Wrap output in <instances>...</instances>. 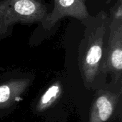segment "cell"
Instances as JSON below:
<instances>
[{
  "instance_id": "6",
  "label": "cell",
  "mask_w": 122,
  "mask_h": 122,
  "mask_svg": "<svg viewBox=\"0 0 122 122\" xmlns=\"http://www.w3.org/2000/svg\"><path fill=\"white\" fill-rule=\"evenodd\" d=\"M30 83L29 79H14L0 85V109L10 107L19 99V96L27 89Z\"/></svg>"
},
{
  "instance_id": "4",
  "label": "cell",
  "mask_w": 122,
  "mask_h": 122,
  "mask_svg": "<svg viewBox=\"0 0 122 122\" xmlns=\"http://www.w3.org/2000/svg\"><path fill=\"white\" fill-rule=\"evenodd\" d=\"M52 9L36 31H54L64 18H74L84 24L91 16L86 5V0H51Z\"/></svg>"
},
{
  "instance_id": "2",
  "label": "cell",
  "mask_w": 122,
  "mask_h": 122,
  "mask_svg": "<svg viewBox=\"0 0 122 122\" xmlns=\"http://www.w3.org/2000/svg\"><path fill=\"white\" fill-rule=\"evenodd\" d=\"M51 9L44 0H0V41L11 35L16 24H41Z\"/></svg>"
},
{
  "instance_id": "3",
  "label": "cell",
  "mask_w": 122,
  "mask_h": 122,
  "mask_svg": "<svg viewBox=\"0 0 122 122\" xmlns=\"http://www.w3.org/2000/svg\"><path fill=\"white\" fill-rule=\"evenodd\" d=\"M99 71L110 74L114 83H117L122 79V19L109 16L108 36Z\"/></svg>"
},
{
  "instance_id": "7",
  "label": "cell",
  "mask_w": 122,
  "mask_h": 122,
  "mask_svg": "<svg viewBox=\"0 0 122 122\" xmlns=\"http://www.w3.org/2000/svg\"><path fill=\"white\" fill-rule=\"evenodd\" d=\"M61 86L59 82L51 85L41 97L38 104L37 110L42 112L49 108L58 99L61 94Z\"/></svg>"
},
{
  "instance_id": "1",
  "label": "cell",
  "mask_w": 122,
  "mask_h": 122,
  "mask_svg": "<svg viewBox=\"0 0 122 122\" xmlns=\"http://www.w3.org/2000/svg\"><path fill=\"white\" fill-rule=\"evenodd\" d=\"M84 31L79 46L78 60L85 85L92 84L99 73L108 36L109 16L101 11L92 16L83 24Z\"/></svg>"
},
{
  "instance_id": "5",
  "label": "cell",
  "mask_w": 122,
  "mask_h": 122,
  "mask_svg": "<svg viewBox=\"0 0 122 122\" xmlns=\"http://www.w3.org/2000/svg\"><path fill=\"white\" fill-rule=\"evenodd\" d=\"M121 92H102L93 101L89 122H106L112 116L119 100Z\"/></svg>"
}]
</instances>
